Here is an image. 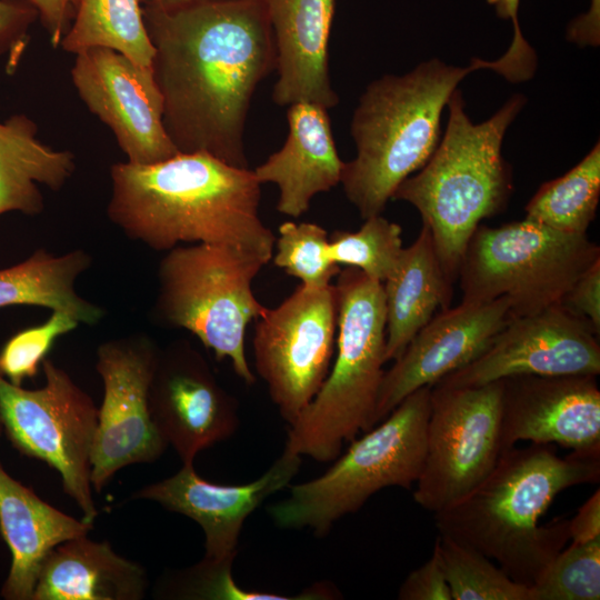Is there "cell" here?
<instances>
[{
    "mask_svg": "<svg viewBox=\"0 0 600 600\" xmlns=\"http://www.w3.org/2000/svg\"><path fill=\"white\" fill-rule=\"evenodd\" d=\"M164 129L181 153L207 152L249 168L243 136L252 96L276 69L263 0L142 8Z\"/></svg>",
    "mask_w": 600,
    "mask_h": 600,
    "instance_id": "6da1fadb",
    "label": "cell"
},
{
    "mask_svg": "<svg viewBox=\"0 0 600 600\" xmlns=\"http://www.w3.org/2000/svg\"><path fill=\"white\" fill-rule=\"evenodd\" d=\"M110 181L107 216L130 240L156 251L210 243L273 257L274 236L259 214L261 184L249 168L179 152L151 164L117 162Z\"/></svg>",
    "mask_w": 600,
    "mask_h": 600,
    "instance_id": "7a4b0ae2",
    "label": "cell"
},
{
    "mask_svg": "<svg viewBox=\"0 0 600 600\" xmlns=\"http://www.w3.org/2000/svg\"><path fill=\"white\" fill-rule=\"evenodd\" d=\"M599 479L600 458H561L552 444L514 446L474 489L433 513L436 528L531 588L570 540L568 519L539 526L540 517L561 491Z\"/></svg>",
    "mask_w": 600,
    "mask_h": 600,
    "instance_id": "3957f363",
    "label": "cell"
},
{
    "mask_svg": "<svg viewBox=\"0 0 600 600\" xmlns=\"http://www.w3.org/2000/svg\"><path fill=\"white\" fill-rule=\"evenodd\" d=\"M480 69L494 71L493 60L473 58L457 67L432 58L368 84L351 120L357 154L344 162L340 182L363 220L381 214L398 186L426 164L440 142L449 98Z\"/></svg>",
    "mask_w": 600,
    "mask_h": 600,
    "instance_id": "277c9868",
    "label": "cell"
},
{
    "mask_svg": "<svg viewBox=\"0 0 600 600\" xmlns=\"http://www.w3.org/2000/svg\"><path fill=\"white\" fill-rule=\"evenodd\" d=\"M524 104L526 98L514 94L492 117L473 123L456 89L447 102L443 138L419 172L404 179L392 194V200L406 201L419 211L450 284L458 280L462 254L480 222L507 206L512 180L502 141Z\"/></svg>",
    "mask_w": 600,
    "mask_h": 600,
    "instance_id": "5b68a950",
    "label": "cell"
},
{
    "mask_svg": "<svg viewBox=\"0 0 600 600\" xmlns=\"http://www.w3.org/2000/svg\"><path fill=\"white\" fill-rule=\"evenodd\" d=\"M336 361L321 388L289 426L284 449L331 462L342 446L373 427L386 363L383 284L361 270H340Z\"/></svg>",
    "mask_w": 600,
    "mask_h": 600,
    "instance_id": "8992f818",
    "label": "cell"
},
{
    "mask_svg": "<svg viewBox=\"0 0 600 600\" xmlns=\"http://www.w3.org/2000/svg\"><path fill=\"white\" fill-rule=\"evenodd\" d=\"M431 386L413 391L353 439L326 472L291 486L288 498L268 509L274 523L283 529L308 528L323 537L381 489H412L424 463Z\"/></svg>",
    "mask_w": 600,
    "mask_h": 600,
    "instance_id": "52a82bcc",
    "label": "cell"
},
{
    "mask_svg": "<svg viewBox=\"0 0 600 600\" xmlns=\"http://www.w3.org/2000/svg\"><path fill=\"white\" fill-rule=\"evenodd\" d=\"M269 262L236 247L210 243L177 246L158 267L154 317L189 331L217 360L228 359L247 384L256 377L248 363L244 336L248 324L264 311L252 281Z\"/></svg>",
    "mask_w": 600,
    "mask_h": 600,
    "instance_id": "ba28073f",
    "label": "cell"
},
{
    "mask_svg": "<svg viewBox=\"0 0 600 600\" xmlns=\"http://www.w3.org/2000/svg\"><path fill=\"white\" fill-rule=\"evenodd\" d=\"M598 259L587 234L553 230L523 219L479 224L462 254L458 279L462 302L506 298L512 318L561 304L573 282Z\"/></svg>",
    "mask_w": 600,
    "mask_h": 600,
    "instance_id": "9c48e42d",
    "label": "cell"
},
{
    "mask_svg": "<svg viewBox=\"0 0 600 600\" xmlns=\"http://www.w3.org/2000/svg\"><path fill=\"white\" fill-rule=\"evenodd\" d=\"M44 384L26 389L0 374L2 431L21 454L38 459L61 477L63 491L82 519L93 523L98 510L91 484V453L98 424L92 398L70 374L47 358Z\"/></svg>",
    "mask_w": 600,
    "mask_h": 600,
    "instance_id": "30bf717a",
    "label": "cell"
},
{
    "mask_svg": "<svg viewBox=\"0 0 600 600\" xmlns=\"http://www.w3.org/2000/svg\"><path fill=\"white\" fill-rule=\"evenodd\" d=\"M502 380L476 387L433 384L427 447L413 500L438 512L474 489L493 469L500 443Z\"/></svg>",
    "mask_w": 600,
    "mask_h": 600,
    "instance_id": "8fae6325",
    "label": "cell"
},
{
    "mask_svg": "<svg viewBox=\"0 0 600 600\" xmlns=\"http://www.w3.org/2000/svg\"><path fill=\"white\" fill-rule=\"evenodd\" d=\"M254 366L282 419L291 426L327 378L338 327L336 286H299L256 320Z\"/></svg>",
    "mask_w": 600,
    "mask_h": 600,
    "instance_id": "7c38bea8",
    "label": "cell"
},
{
    "mask_svg": "<svg viewBox=\"0 0 600 600\" xmlns=\"http://www.w3.org/2000/svg\"><path fill=\"white\" fill-rule=\"evenodd\" d=\"M160 350L147 336L101 343L96 370L103 384L91 453V484L101 492L124 467L157 461L168 444L149 408V390Z\"/></svg>",
    "mask_w": 600,
    "mask_h": 600,
    "instance_id": "4fadbf2b",
    "label": "cell"
},
{
    "mask_svg": "<svg viewBox=\"0 0 600 600\" xmlns=\"http://www.w3.org/2000/svg\"><path fill=\"white\" fill-rule=\"evenodd\" d=\"M599 334L584 319L558 304L514 317L467 366L434 384L476 387L516 376H598Z\"/></svg>",
    "mask_w": 600,
    "mask_h": 600,
    "instance_id": "5bb4252c",
    "label": "cell"
},
{
    "mask_svg": "<svg viewBox=\"0 0 600 600\" xmlns=\"http://www.w3.org/2000/svg\"><path fill=\"white\" fill-rule=\"evenodd\" d=\"M71 79L87 108L112 130L128 162L151 164L179 153L164 129L152 68L93 47L76 54Z\"/></svg>",
    "mask_w": 600,
    "mask_h": 600,
    "instance_id": "9a60e30c",
    "label": "cell"
},
{
    "mask_svg": "<svg viewBox=\"0 0 600 600\" xmlns=\"http://www.w3.org/2000/svg\"><path fill=\"white\" fill-rule=\"evenodd\" d=\"M149 408L157 430L182 464H192L201 451L229 439L240 426L237 399L187 341L159 352Z\"/></svg>",
    "mask_w": 600,
    "mask_h": 600,
    "instance_id": "2e32d148",
    "label": "cell"
},
{
    "mask_svg": "<svg viewBox=\"0 0 600 600\" xmlns=\"http://www.w3.org/2000/svg\"><path fill=\"white\" fill-rule=\"evenodd\" d=\"M529 441L600 458V390L596 376L502 379L501 450Z\"/></svg>",
    "mask_w": 600,
    "mask_h": 600,
    "instance_id": "e0dca14e",
    "label": "cell"
},
{
    "mask_svg": "<svg viewBox=\"0 0 600 600\" xmlns=\"http://www.w3.org/2000/svg\"><path fill=\"white\" fill-rule=\"evenodd\" d=\"M506 298L462 302L434 314L384 371L373 427L410 393L433 386L479 357L511 320Z\"/></svg>",
    "mask_w": 600,
    "mask_h": 600,
    "instance_id": "ac0fdd59",
    "label": "cell"
},
{
    "mask_svg": "<svg viewBox=\"0 0 600 600\" xmlns=\"http://www.w3.org/2000/svg\"><path fill=\"white\" fill-rule=\"evenodd\" d=\"M301 466V456L283 449L258 479L244 484H218L201 478L192 464L147 484L132 499L149 500L197 522L204 533L202 560L233 562L246 519L271 494L289 487Z\"/></svg>",
    "mask_w": 600,
    "mask_h": 600,
    "instance_id": "d6986e66",
    "label": "cell"
},
{
    "mask_svg": "<svg viewBox=\"0 0 600 600\" xmlns=\"http://www.w3.org/2000/svg\"><path fill=\"white\" fill-rule=\"evenodd\" d=\"M272 30L278 106L312 102L327 110L338 104L329 74V38L336 0H263Z\"/></svg>",
    "mask_w": 600,
    "mask_h": 600,
    "instance_id": "ffe728a7",
    "label": "cell"
},
{
    "mask_svg": "<svg viewBox=\"0 0 600 600\" xmlns=\"http://www.w3.org/2000/svg\"><path fill=\"white\" fill-rule=\"evenodd\" d=\"M288 107L284 144L253 173L260 184L278 187L280 213L299 218L309 210L314 196L341 182L344 162L338 154L326 108L312 102Z\"/></svg>",
    "mask_w": 600,
    "mask_h": 600,
    "instance_id": "44dd1931",
    "label": "cell"
},
{
    "mask_svg": "<svg viewBox=\"0 0 600 600\" xmlns=\"http://www.w3.org/2000/svg\"><path fill=\"white\" fill-rule=\"evenodd\" d=\"M93 523L78 520L42 500L12 478L0 460V532L11 563L0 596L4 600H32L38 576L58 544L88 534Z\"/></svg>",
    "mask_w": 600,
    "mask_h": 600,
    "instance_id": "7402d4cb",
    "label": "cell"
},
{
    "mask_svg": "<svg viewBox=\"0 0 600 600\" xmlns=\"http://www.w3.org/2000/svg\"><path fill=\"white\" fill-rule=\"evenodd\" d=\"M148 586L140 563L117 553L108 541L86 534L49 552L32 600H141Z\"/></svg>",
    "mask_w": 600,
    "mask_h": 600,
    "instance_id": "603a6c76",
    "label": "cell"
},
{
    "mask_svg": "<svg viewBox=\"0 0 600 600\" xmlns=\"http://www.w3.org/2000/svg\"><path fill=\"white\" fill-rule=\"evenodd\" d=\"M386 362L397 359L413 336L434 316L450 307V284L438 260L430 230L422 229L403 248L392 273L384 280Z\"/></svg>",
    "mask_w": 600,
    "mask_h": 600,
    "instance_id": "cb8c5ba5",
    "label": "cell"
},
{
    "mask_svg": "<svg viewBox=\"0 0 600 600\" xmlns=\"http://www.w3.org/2000/svg\"><path fill=\"white\" fill-rule=\"evenodd\" d=\"M37 134V124L23 113L0 122V216L40 214L39 184L59 191L74 172V154L44 144Z\"/></svg>",
    "mask_w": 600,
    "mask_h": 600,
    "instance_id": "d4e9b609",
    "label": "cell"
},
{
    "mask_svg": "<svg viewBox=\"0 0 600 600\" xmlns=\"http://www.w3.org/2000/svg\"><path fill=\"white\" fill-rule=\"evenodd\" d=\"M91 263L92 257L83 249L62 254L37 249L26 260L0 269V309L38 306L64 311L79 323L97 324L104 309L76 290L77 279Z\"/></svg>",
    "mask_w": 600,
    "mask_h": 600,
    "instance_id": "484cf974",
    "label": "cell"
},
{
    "mask_svg": "<svg viewBox=\"0 0 600 600\" xmlns=\"http://www.w3.org/2000/svg\"><path fill=\"white\" fill-rule=\"evenodd\" d=\"M60 46L74 54L93 47L109 48L148 68L154 54L141 0H80Z\"/></svg>",
    "mask_w": 600,
    "mask_h": 600,
    "instance_id": "4316f807",
    "label": "cell"
},
{
    "mask_svg": "<svg viewBox=\"0 0 600 600\" xmlns=\"http://www.w3.org/2000/svg\"><path fill=\"white\" fill-rule=\"evenodd\" d=\"M600 198V144L563 176L538 189L527 203L526 219L553 230L587 234Z\"/></svg>",
    "mask_w": 600,
    "mask_h": 600,
    "instance_id": "83f0119b",
    "label": "cell"
},
{
    "mask_svg": "<svg viewBox=\"0 0 600 600\" xmlns=\"http://www.w3.org/2000/svg\"><path fill=\"white\" fill-rule=\"evenodd\" d=\"M433 551L453 600H531L529 587L512 580L476 549L438 533Z\"/></svg>",
    "mask_w": 600,
    "mask_h": 600,
    "instance_id": "f1b7e54d",
    "label": "cell"
},
{
    "mask_svg": "<svg viewBox=\"0 0 600 600\" xmlns=\"http://www.w3.org/2000/svg\"><path fill=\"white\" fill-rule=\"evenodd\" d=\"M402 229L382 214L364 219L354 232L336 231L329 238V254L338 266L361 270L381 283L392 273L400 258Z\"/></svg>",
    "mask_w": 600,
    "mask_h": 600,
    "instance_id": "f546056e",
    "label": "cell"
},
{
    "mask_svg": "<svg viewBox=\"0 0 600 600\" xmlns=\"http://www.w3.org/2000/svg\"><path fill=\"white\" fill-rule=\"evenodd\" d=\"M530 590L531 600H599L600 537L562 549Z\"/></svg>",
    "mask_w": 600,
    "mask_h": 600,
    "instance_id": "4dcf8cb0",
    "label": "cell"
},
{
    "mask_svg": "<svg viewBox=\"0 0 600 600\" xmlns=\"http://www.w3.org/2000/svg\"><path fill=\"white\" fill-rule=\"evenodd\" d=\"M274 240L273 263L307 287H324L340 272L329 254L327 231L317 223L286 221Z\"/></svg>",
    "mask_w": 600,
    "mask_h": 600,
    "instance_id": "1f68e13d",
    "label": "cell"
},
{
    "mask_svg": "<svg viewBox=\"0 0 600 600\" xmlns=\"http://www.w3.org/2000/svg\"><path fill=\"white\" fill-rule=\"evenodd\" d=\"M78 326L72 316L54 310L44 322L14 333L0 349V374L22 386L38 373L56 341Z\"/></svg>",
    "mask_w": 600,
    "mask_h": 600,
    "instance_id": "d6a6232c",
    "label": "cell"
},
{
    "mask_svg": "<svg viewBox=\"0 0 600 600\" xmlns=\"http://www.w3.org/2000/svg\"><path fill=\"white\" fill-rule=\"evenodd\" d=\"M232 563H212L201 560L186 570L164 579L157 594L170 599L211 600H289L300 597H286L272 592L247 590L237 584L232 576Z\"/></svg>",
    "mask_w": 600,
    "mask_h": 600,
    "instance_id": "836d02e7",
    "label": "cell"
},
{
    "mask_svg": "<svg viewBox=\"0 0 600 600\" xmlns=\"http://www.w3.org/2000/svg\"><path fill=\"white\" fill-rule=\"evenodd\" d=\"M502 19L513 23V38L508 50L496 59L497 72L512 83L531 79L537 68V56L532 47L522 36L519 20V0H488Z\"/></svg>",
    "mask_w": 600,
    "mask_h": 600,
    "instance_id": "e575fe53",
    "label": "cell"
},
{
    "mask_svg": "<svg viewBox=\"0 0 600 600\" xmlns=\"http://www.w3.org/2000/svg\"><path fill=\"white\" fill-rule=\"evenodd\" d=\"M37 17V9L28 0H0V56L8 54L10 67L17 66Z\"/></svg>",
    "mask_w": 600,
    "mask_h": 600,
    "instance_id": "d590c367",
    "label": "cell"
},
{
    "mask_svg": "<svg viewBox=\"0 0 600 600\" xmlns=\"http://www.w3.org/2000/svg\"><path fill=\"white\" fill-rule=\"evenodd\" d=\"M400 600H452L451 592L434 551L419 568L412 570L398 591Z\"/></svg>",
    "mask_w": 600,
    "mask_h": 600,
    "instance_id": "8d00e7d4",
    "label": "cell"
},
{
    "mask_svg": "<svg viewBox=\"0 0 600 600\" xmlns=\"http://www.w3.org/2000/svg\"><path fill=\"white\" fill-rule=\"evenodd\" d=\"M561 306L587 320L600 334V259L573 282Z\"/></svg>",
    "mask_w": 600,
    "mask_h": 600,
    "instance_id": "74e56055",
    "label": "cell"
},
{
    "mask_svg": "<svg viewBox=\"0 0 600 600\" xmlns=\"http://www.w3.org/2000/svg\"><path fill=\"white\" fill-rule=\"evenodd\" d=\"M38 11V16L53 48L60 46L71 26L74 10L67 0H28Z\"/></svg>",
    "mask_w": 600,
    "mask_h": 600,
    "instance_id": "f35d334b",
    "label": "cell"
},
{
    "mask_svg": "<svg viewBox=\"0 0 600 600\" xmlns=\"http://www.w3.org/2000/svg\"><path fill=\"white\" fill-rule=\"evenodd\" d=\"M571 542L582 543L600 537V490L578 509L576 516L568 520Z\"/></svg>",
    "mask_w": 600,
    "mask_h": 600,
    "instance_id": "ab89813d",
    "label": "cell"
},
{
    "mask_svg": "<svg viewBox=\"0 0 600 600\" xmlns=\"http://www.w3.org/2000/svg\"><path fill=\"white\" fill-rule=\"evenodd\" d=\"M567 39L581 47L600 43V0H591L587 13L577 17L568 27Z\"/></svg>",
    "mask_w": 600,
    "mask_h": 600,
    "instance_id": "60d3db41",
    "label": "cell"
},
{
    "mask_svg": "<svg viewBox=\"0 0 600 600\" xmlns=\"http://www.w3.org/2000/svg\"><path fill=\"white\" fill-rule=\"evenodd\" d=\"M217 1H230V0H141L142 8L156 9V10H173L188 6L217 2Z\"/></svg>",
    "mask_w": 600,
    "mask_h": 600,
    "instance_id": "b9f144b4",
    "label": "cell"
},
{
    "mask_svg": "<svg viewBox=\"0 0 600 600\" xmlns=\"http://www.w3.org/2000/svg\"><path fill=\"white\" fill-rule=\"evenodd\" d=\"M67 1L72 7V9L76 11L80 0H67Z\"/></svg>",
    "mask_w": 600,
    "mask_h": 600,
    "instance_id": "7bdbcfd3",
    "label": "cell"
},
{
    "mask_svg": "<svg viewBox=\"0 0 600 600\" xmlns=\"http://www.w3.org/2000/svg\"><path fill=\"white\" fill-rule=\"evenodd\" d=\"M3 434V431H2V422H1V416H0V437Z\"/></svg>",
    "mask_w": 600,
    "mask_h": 600,
    "instance_id": "ee69618b",
    "label": "cell"
}]
</instances>
